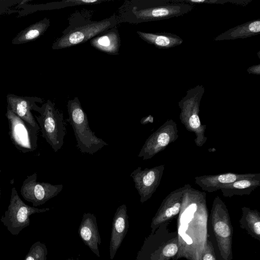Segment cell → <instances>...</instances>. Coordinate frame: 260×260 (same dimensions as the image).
Returning a JSON list of instances; mask_svg holds the SVG:
<instances>
[{"label": "cell", "mask_w": 260, "mask_h": 260, "mask_svg": "<svg viewBox=\"0 0 260 260\" xmlns=\"http://www.w3.org/2000/svg\"><path fill=\"white\" fill-rule=\"evenodd\" d=\"M50 208L39 209L26 204L20 198L15 187L11 189L9 205L0 220L12 235L17 236L30 224V216L46 212Z\"/></svg>", "instance_id": "obj_6"}, {"label": "cell", "mask_w": 260, "mask_h": 260, "mask_svg": "<svg viewBox=\"0 0 260 260\" xmlns=\"http://www.w3.org/2000/svg\"><path fill=\"white\" fill-rule=\"evenodd\" d=\"M62 184H52L48 182H39L37 174L27 176L23 181L20 192L23 199L36 207L45 204L59 194L63 189Z\"/></svg>", "instance_id": "obj_11"}, {"label": "cell", "mask_w": 260, "mask_h": 260, "mask_svg": "<svg viewBox=\"0 0 260 260\" xmlns=\"http://www.w3.org/2000/svg\"><path fill=\"white\" fill-rule=\"evenodd\" d=\"M194 6L193 4L177 0H171V3L168 4L145 8L139 9L134 6L131 11L132 22L138 23L181 16L191 12Z\"/></svg>", "instance_id": "obj_9"}, {"label": "cell", "mask_w": 260, "mask_h": 260, "mask_svg": "<svg viewBox=\"0 0 260 260\" xmlns=\"http://www.w3.org/2000/svg\"><path fill=\"white\" fill-rule=\"evenodd\" d=\"M103 1L99 0H66L62 1L60 2L54 3L55 4L53 6H56L55 8H61L66 6H73L77 5H92L94 4H99L103 2Z\"/></svg>", "instance_id": "obj_27"}, {"label": "cell", "mask_w": 260, "mask_h": 260, "mask_svg": "<svg viewBox=\"0 0 260 260\" xmlns=\"http://www.w3.org/2000/svg\"><path fill=\"white\" fill-rule=\"evenodd\" d=\"M186 185L185 184L172 191L164 199L153 219L152 225L153 228L171 219L179 213L182 196Z\"/></svg>", "instance_id": "obj_14"}, {"label": "cell", "mask_w": 260, "mask_h": 260, "mask_svg": "<svg viewBox=\"0 0 260 260\" xmlns=\"http://www.w3.org/2000/svg\"><path fill=\"white\" fill-rule=\"evenodd\" d=\"M118 20L113 15L100 21H88L85 23L70 25L63 35L53 43L54 50L65 49L90 40L95 36L116 26Z\"/></svg>", "instance_id": "obj_4"}, {"label": "cell", "mask_w": 260, "mask_h": 260, "mask_svg": "<svg viewBox=\"0 0 260 260\" xmlns=\"http://www.w3.org/2000/svg\"><path fill=\"white\" fill-rule=\"evenodd\" d=\"M139 37L159 49H168L181 45L183 40L178 35L168 32H146L137 31Z\"/></svg>", "instance_id": "obj_20"}, {"label": "cell", "mask_w": 260, "mask_h": 260, "mask_svg": "<svg viewBox=\"0 0 260 260\" xmlns=\"http://www.w3.org/2000/svg\"><path fill=\"white\" fill-rule=\"evenodd\" d=\"M260 34V19H255L231 28L216 37L215 41L244 39Z\"/></svg>", "instance_id": "obj_19"}, {"label": "cell", "mask_w": 260, "mask_h": 260, "mask_svg": "<svg viewBox=\"0 0 260 260\" xmlns=\"http://www.w3.org/2000/svg\"><path fill=\"white\" fill-rule=\"evenodd\" d=\"M165 170V165L142 170L138 167L130 174L135 187L140 196V202L143 203L149 199L160 184Z\"/></svg>", "instance_id": "obj_12"}, {"label": "cell", "mask_w": 260, "mask_h": 260, "mask_svg": "<svg viewBox=\"0 0 260 260\" xmlns=\"http://www.w3.org/2000/svg\"><path fill=\"white\" fill-rule=\"evenodd\" d=\"M35 115L42 132V136L55 152L60 150L64 143L66 128L63 114L50 100H47Z\"/></svg>", "instance_id": "obj_5"}, {"label": "cell", "mask_w": 260, "mask_h": 260, "mask_svg": "<svg viewBox=\"0 0 260 260\" xmlns=\"http://www.w3.org/2000/svg\"><path fill=\"white\" fill-rule=\"evenodd\" d=\"M204 91V87L198 85L188 90L178 102L180 121L188 131L195 134L194 141L199 147L203 146L207 140L205 135L206 125L202 124L199 116L200 104Z\"/></svg>", "instance_id": "obj_3"}, {"label": "cell", "mask_w": 260, "mask_h": 260, "mask_svg": "<svg viewBox=\"0 0 260 260\" xmlns=\"http://www.w3.org/2000/svg\"><path fill=\"white\" fill-rule=\"evenodd\" d=\"M28 1L0 0V15L6 12L8 9L16 4H23Z\"/></svg>", "instance_id": "obj_28"}, {"label": "cell", "mask_w": 260, "mask_h": 260, "mask_svg": "<svg viewBox=\"0 0 260 260\" xmlns=\"http://www.w3.org/2000/svg\"><path fill=\"white\" fill-rule=\"evenodd\" d=\"M6 116L9 123V134L15 147L25 153L35 151L38 148L40 128H36L16 115L8 107Z\"/></svg>", "instance_id": "obj_8"}, {"label": "cell", "mask_w": 260, "mask_h": 260, "mask_svg": "<svg viewBox=\"0 0 260 260\" xmlns=\"http://www.w3.org/2000/svg\"><path fill=\"white\" fill-rule=\"evenodd\" d=\"M91 46L111 55H117L120 46V37L117 27H114L91 39Z\"/></svg>", "instance_id": "obj_17"}, {"label": "cell", "mask_w": 260, "mask_h": 260, "mask_svg": "<svg viewBox=\"0 0 260 260\" xmlns=\"http://www.w3.org/2000/svg\"><path fill=\"white\" fill-rule=\"evenodd\" d=\"M178 252L177 239L171 243L165 245L160 251L158 258L155 260H169L175 256Z\"/></svg>", "instance_id": "obj_25"}, {"label": "cell", "mask_w": 260, "mask_h": 260, "mask_svg": "<svg viewBox=\"0 0 260 260\" xmlns=\"http://www.w3.org/2000/svg\"><path fill=\"white\" fill-rule=\"evenodd\" d=\"M179 137L176 123L173 119H168L145 141L138 157L143 160L149 159L163 151Z\"/></svg>", "instance_id": "obj_10"}, {"label": "cell", "mask_w": 260, "mask_h": 260, "mask_svg": "<svg viewBox=\"0 0 260 260\" xmlns=\"http://www.w3.org/2000/svg\"><path fill=\"white\" fill-rule=\"evenodd\" d=\"M202 260H216L212 243L209 241H207L206 247L202 255Z\"/></svg>", "instance_id": "obj_29"}, {"label": "cell", "mask_w": 260, "mask_h": 260, "mask_svg": "<svg viewBox=\"0 0 260 260\" xmlns=\"http://www.w3.org/2000/svg\"><path fill=\"white\" fill-rule=\"evenodd\" d=\"M7 107L16 115L32 126L40 128L31 111L38 112L40 108L37 103H42V99L35 96H18L12 93L7 95Z\"/></svg>", "instance_id": "obj_13"}, {"label": "cell", "mask_w": 260, "mask_h": 260, "mask_svg": "<svg viewBox=\"0 0 260 260\" xmlns=\"http://www.w3.org/2000/svg\"><path fill=\"white\" fill-rule=\"evenodd\" d=\"M179 214L177 258L202 260L208 241L206 193L187 184Z\"/></svg>", "instance_id": "obj_1"}, {"label": "cell", "mask_w": 260, "mask_h": 260, "mask_svg": "<svg viewBox=\"0 0 260 260\" xmlns=\"http://www.w3.org/2000/svg\"><path fill=\"white\" fill-rule=\"evenodd\" d=\"M128 216L125 204L119 206L115 214L112 231L110 252L111 258L114 256L124 237L126 231Z\"/></svg>", "instance_id": "obj_18"}, {"label": "cell", "mask_w": 260, "mask_h": 260, "mask_svg": "<svg viewBox=\"0 0 260 260\" xmlns=\"http://www.w3.org/2000/svg\"><path fill=\"white\" fill-rule=\"evenodd\" d=\"M247 71L249 74L260 75V64L250 67L247 69Z\"/></svg>", "instance_id": "obj_30"}, {"label": "cell", "mask_w": 260, "mask_h": 260, "mask_svg": "<svg viewBox=\"0 0 260 260\" xmlns=\"http://www.w3.org/2000/svg\"><path fill=\"white\" fill-rule=\"evenodd\" d=\"M260 186V173H251L247 177L237 180L221 188L222 195L231 198L234 196L249 195Z\"/></svg>", "instance_id": "obj_16"}, {"label": "cell", "mask_w": 260, "mask_h": 260, "mask_svg": "<svg viewBox=\"0 0 260 260\" xmlns=\"http://www.w3.org/2000/svg\"><path fill=\"white\" fill-rule=\"evenodd\" d=\"M250 174L228 173L197 176L194 178V182L202 190L211 193L220 190L225 185L237 180L247 177Z\"/></svg>", "instance_id": "obj_15"}, {"label": "cell", "mask_w": 260, "mask_h": 260, "mask_svg": "<svg viewBox=\"0 0 260 260\" xmlns=\"http://www.w3.org/2000/svg\"><path fill=\"white\" fill-rule=\"evenodd\" d=\"M211 217L220 255L223 260H230L232 255V226L228 209L218 196L213 200Z\"/></svg>", "instance_id": "obj_7"}, {"label": "cell", "mask_w": 260, "mask_h": 260, "mask_svg": "<svg viewBox=\"0 0 260 260\" xmlns=\"http://www.w3.org/2000/svg\"><path fill=\"white\" fill-rule=\"evenodd\" d=\"M1 173V170H0V174ZM1 197V184H0V198Z\"/></svg>", "instance_id": "obj_31"}, {"label": "cell", "mask_w": 260, "mask_h": 260, "mask_svg": "<svg viewBox=\"0 0 260 260\" xmlns=\"http://www.w3.org/2000/svg\"><path fill=\"white\" fill-rule=\"evenodd\" d=\"M67 109L69 116L67 121L73 127L77 147L81 152L93 154L108 145L90 129L87 116L77 97L68 101Z\"/></svg>", "instance_id": "obj_2"}, {"label": "cell", "mask_w": 260, "mask_h": 260, "mask_svg": "<svg viewBox=\"0 0 260 260\" xmlns=\"http://www.w3.org/2000/svg\"><path fill=\"white\" fill-rule=\"evenodd\" d=\"M95 217L93 214L85 213L83 215L82 225L80 229V235L83 240L92 248L95 247L96 239L95 228L91 225L95 221Z\"/></svg>", "instance_id": "obj_22"}, {"label": "cell", "mask_w": 260, "mask_h": 260, "mask_svg": "<svg viewBox=\"0 0 260 260\" xmlns=\"http://www.w3.org/2000/svg\"><path fill=\"white\" fill-rule=\"evenodd\" d=\"M47 254L45 244L38 241L31 245L24 260H47Z\"/></svg>", "instance_id": "obj_24"}, {"label": "cell", "mask_w": 260, "mask_h": 260, "mask_svg": "<svg viewBox=\"0 0 260 260\" xmlns=\"http://www.w3.org/2000/svg\"><path fill=\"white\" fill-rule=\"evenodd\" d=\"M242 220L248 225L250 231L259 238L260 236V214L256 210L249 208H242Z\"/></svg>", "instance_id": "obj_23"}, {"label": "cell", "mask_w": 260, "mask_h": 260, "mask_svg": "<svg viewBox=\"0 0 260 260\" xmlns=\"http://www.w3.org/2000/svg\"><path fill=\"white\" fill-rule=\"evenodd\" d=\"M50 26V20L44 18L20 31L12 40L13 45H19L34 41L43 35Z\"/></svg>", "instance_id": "obj_21"}, {"label": "cell", "mask_w": 260, "mask_h": 260, "mask_svg": "<svg viewBox=\"0 0 260 260\" xmlns=\"http://www.w3.org/2000/svg\"><path fill=\"white\" fill-rule=\"evenodd\" d=\"M178 2L194 4H224L230 3L235 5L245 6L251 2V0H177Z\"/></svg>", "instance_id": "obj_26"}]
</instances>
